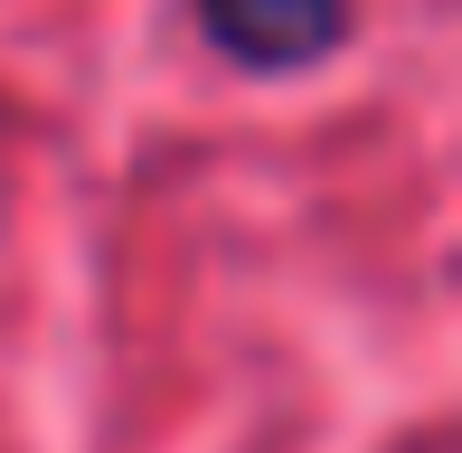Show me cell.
<instances>
[{
    "instance_id": "cell-1",
    "label": "cell",
    "mask_w": 462,
    "mask_h": 453,
    "mask_svg": "<svg viewBox=\"0 0 462 453\" xmlns=\"http://www.w3.org/2000/svg\"><path fill=\"white\" fill-rule=\"evenodd\" d=\"M199 29L217 38L236 67L292 76V67H321L349 38V0H199Z\"/></svg>"
}]
</instances>
